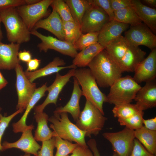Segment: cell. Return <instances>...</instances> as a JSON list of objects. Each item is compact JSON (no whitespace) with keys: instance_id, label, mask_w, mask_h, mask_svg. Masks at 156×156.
I'll return each instance as SVG.
<instances>
[{"instance_id":"51","label":"cell","mask_w":156,"mask_h":156,"mask_svg":"<svg viewBox=\"0 0 156 156\" xmlns=\"http://www.w3.org/2000/svg\"><path fill=\"white\" fill-rule=\"evenodd\" d=\"M31 156L30 154H29L25 153L23 156Z\"/></svg>"},{"instance_id":"44","label":"cell","mask_w":156,"mask_h":156,"mask_svg":"<svg viewBox=\"0 0 156 156\" xmlns=\"http://www.w3.org/2000/svg\"><path fill=\"white\" fill-rule=\"evenodd\" d=\"M41 60L37 58L31 59L27 63V68L25 71L32 72L37 70L41 63Z\"/></svg>"},{"instance_id":"27","label":"cell","mask_w":156,"mask_h":156,"mask_svg":"<svg viewBox=\"0 0 156 156\" xmlns=\"http://www.w3.org/2000/svg\"><path fill=\"white\" fill-rule=\"evenodd\" d=\"M135 138L151 153L156 155V131L149 130L144 126L134 131Z\"/></svg>"},{"instance_id":"30","label":"cell","mask_w":156,"mask_h":156,"mask_svg":"<svg viewBox=\"0 0 156 156\" xmlns=\"http://www.w3.org/2000/svg\"><path fill=\"white\" fill-rule=\"evenodd\" d=\"M64 41L73 45L82 33L81 27L74 21L63 22Z\"/></svg>"},{"instance_id":"48","label":"cell","mask_w":156,"mask_h":156,"mask_svg":"<svg viewBox=\"0 0 156 156\" xmlns=\"http://www.w3.org/2000/svg\"><path fill=\"white\" fill-rule=\"evenodd\" d=\"M141 1L142 3H144L148 5L149 6V7L155 8L156 7V0H143Z\"/></svg>"},{"instance_id":"4","label":"cell","mask_w":156,"mask_h":156,"mask_svg":"<svg viewBox=\"0 0 156 156\" xmlns=\"http://www.w3.org/2000/svg\"><path fill=\"white\" fill-rule=\"evenodd\" d=\"M73 77L81 87L82 95L104 115L103 105L106 102V96L99 88L89 68L76 69Z\"/></svg>"},{"instance_id":"23","label":"cell","mask_w":156,"mask_h":156,"mask_svg":"<svg viewBox=\"0 0 156 156\" xmlns=\"http://www.w3.org/2000/svg\"><path fill=\"white\" fill-rule=\"evenodd\" d=\"M131 6L137 15L155 34H156V10L139 0H131Z\"/></svg>"},{"instance_id":"18","label":"cell","mask_w":156,"mask_h":156,"mask_svg":"<svg viewBox=\"0 0 156 156\" xmlns=\"http://www.w3.org/2000/svg\"><path fill=\"white\" fill-rule=\"evenodd\" d=\"M129 26L114 20L109 21L99 32L98 43L105 48L112 42L121 36Z\"/></svg>"},{"instance_id":"50","label":"cell","mask_w":156,"mask_h":156,"mask_svg":"<svg viewBox=\"0 0 156 156\" xmlns=\"http://www.w3.org/2000/svg\"><path fill=\"white\" fill-rule=\"evenodd\" d=\"M1 21L0 15V42H1L3 38V33L1 28Z\"/></svg>"},{"instance_id":"22","label":"cell","mask_w":156,"mask_h":156,"mask_svg":"<svg viewBox=\"0 0 156 156\" xmlns=\"http://www.w3.org/2000/svg\"><path fill=\"white\" fill-rule=\"evenodd\" d=\"M73 80V89L70 100L64 106L57 108L54 111V113H69L72 116L74 120L76 122L81 112L79 103L82 93L76 79L74 77Z\"/></svg>"},{"instance_id":"1","label":"cell","mask_w":156,"mask_h":156,"mask_svg":"<svg viewBox=\"0 0 156 156\" xmlns=\"http://www.w3.org/2000/svg\"><path fill=\"white\" fill-rule=\"evenodd\" d=\"M88 66L98 85L102 88L110 87L121 77L122 73L105 49L95 56Z\"/></svg>"},{"instance_id":"12","label":"cell","mask_w":156,"mask_h":156,"mask_svg":"<svg viewBox=\"0 0 156 156\" xmlns=\"http://www.w3.org/2000/svg\"><path fill=\"white\" fill-rule=\"evenodd\" d=\"M124 37L131 44L139 47L144 46L151 51L156 48V36L144 24L130 26Z\"/></svg>"},{"instance_id":"52","label":"cell","mask_w":156,"mask_h":156,"mask_svg":"<svg viewBox=\"0 0 156 156\" xmlns=\"http://www.w3.org/2000/svg\"><path fill=\"white\" fill-rule=\"evenodd\" d=\"M1 108L0 107V111H1Z\"/></svg>"},{"instance_id":"11","label":"cell","mask_w":156,"mask_h":156,"mask_svg":"<svg viewBox=\"0 0 156 156\" xmlns=\"http://www.w3.org/2000/svg\"><path fill=\"white\" fill-rule=\"evenodd\" d=\"M30 34L41 40L37 46L40 52L46 53L49 49H53L73 58H74L78 53L73 44L65 41L50 36L44 35L34 29L30 31Z\"/></svg>"},{"instance_id":"14","label":"cell","mask_w":156,"mask_h":156,"mask_svg":"<svg viewBox=\"0 0 156 156\" xmlns=\"http://www.w3.org/2000/svg\"><path fill=\"white\" fill-rule=\"evenodd\" d=\"M76 69L69 70L65 75H62L56 73L55 78L53 83L47 88L48 92L47 96L41 104L35 106V112H43L45 107L49 104L53 103L56 105L59 95L63 88L68 82L70 78L73 77Z\"/></svg>"},{"instance_id":"37","label":"cell","mask_w":156,"mask_h":156,"mask_svg":"<svg viewBox=\"0 0 156 156\" xmlns=\"http://www.w3.org/2000/svg\"><path fill=\"white\" fill-rule=\"evenodd\" d=\"M23 112L22 110L18 109L13 114L7 116H3L1 114H0V151H1V142L2 137L10 122L17 114Z\"/></svg>"},{"instance_id":"38","label":"cell","mask_w":156,"mask_h":156,"mask_svg":"<svg viewBox=\"0 0 156 156\" xmlns=\"http://www.w3.org/2000/svg\"><path fill=\"white\" fill-rule=\"evenodd\" d=\"M92 3L101 8L108 16L109 21L114 20V12L110 3V0H92Z\"/></svg>"},{"instance_id":"41","label":"cell","mask_w":156,"mask_h":156,"mask_svg":"<svg viewBox=\"0 0 156 156\" xmlns=\"http://www.w3.org/2000/svg\"><path fill=\"white\" fill-rule=\"evenodd\" d=\"M114 12L131 6V0H110Z\"/></svg>"},{"instance_id":"34","label":"cell","mask_w":156,"mask_h":156,"mask_svg":"<svg viewBox=\"0 0 156 156\" xmlns=\"http://www.w3.org/2000/svg\"><path fill=\"white\" fill-rule=\"evenodd\" d=\"M144 114L143 111H141L128 118L118 119V120L120 125L134 131L143 126Z\"/></svg>"},{"instance_id":"10","label":"cell","mask_w":156,"mask_h":156,"mask_svg":"<svg viewBox=\"0 0 156 156\" xmlns=\"http://www.w3.org/2000/svg\"><path fill=\"white\" fill-rule=\"evenodd\" d=\"M109 21V17L105 12L92 3L82 18L81 26V32L83 34L99 32Z\"/></svg>"},{"instance_id":"24","label":"cell","mask_w":156,"mask_h":156,"mask_svg":"<svg viewBox=\"0 0 156 156\" xmlns=\"http://www.w3.org/2000/svg\"><path fill=\"white\" fill-rule=\"evenodd\" d=\"M47 86V83L35 90L25 109L24 113L20 119L12 125L13 130L15 133L22 132L28 127L26 122L27 116L35 104L42 97L45 96Z\"/></svg>"},{"instance_id":"36","label":"cell","mask_w":156,"mask_h":156,"mask_svg":"<svg viewBox=\"0 0 156 156\" xmlns=\"http://www.w3.org/2000/svg\"><path fill=\"white\" fill-rule=\"evenodd\" d=\"M54 138L53 137L50 140L42 142V146L38 152L37 156H54Z\"/></svg>"},{"instance_id":"35","label":"cell","mask_w":156,"mask_h":156,"mask_svg":"<svg viewBox=\"0 0 156 156\" xmlns=\"http://www.w3.org/2000/svg\"><path fill=\"white\" fill-rule=\"evenodd\" d=\"M99 32L82 34L74 45L77 50L81 51L86 48L98 42Z\"/></svg>"},{"instance_id":"21","label":"cell","mask_w":156,"mask_h":156,"mask_svg":"<svg viewBox=\"0 0 156 156\" xmlns=\"http://www.w3.org/2000/svg\"><path fill=\"white\" fill-rule=\"evenodd\" d=\"M64 60L58 57L54 58L53 60L44 67L32 72L24 71L27 78L31 82L37 78L57 73L61 70L66 68L76 69L77 66L72 64L66 66L64 65Z\"/></svg>"},{"instance_id":"43","label":"cell","mask_w":156,"mask_h":156,"mask_svg":"<svg viewBox=\"0 0 156 156\" xmlns=\"http://www.w3.org/2000/svg\"><path fill=\"white\" fill-rule=\"evenodd\" d=\"M87 145L92 151L93 156H101L97 147L96 142L95 139H91L87 142ZM112 156H118L114 153Z\"/></svg>"},{"instance_id":"46","label":"cell","mask_w":156,"mask_h":156,"mask_svg":"<svg viewBox=\"0 0 156 156\" xmlns=\"http://www.w3.org/2000/svg\"><path fill=\"white\" fill-rule=\"evenodd\" d=\"M18 57L19 61L27 63L32 59V55L29 51L24 50L23 51H19Z\"/></svg>"},{"instance_id":"29","label":"cell","mask_w":156,"mask_h":156,"mask_svg":"<svg viewBox=\"0 0 156 156\" xmlns=\"http://www.w3.org/2000/svg\"><path fill=\"white\" fill-rule=\"evenodd\" d=\"M114 20L130 26L142 23L131 6L114 12Z\"/></svg>"},{"instance_id":"31","label":"cell","mask_w":156,"mask_h":156,"mask_svg":"<svg viewBox=\"0 0 156 156\" xmlns=\"http://www.w3.org/2000/svg\"><path fill=\"white\" fill-rule=\"evenodd\" d=\"M141 111L136 104L131 103L115 105L112 109L114 116L118 119L128 118Z\"/></svg>"},{"instance_id":"33","label":"cell","mask_w":156,"mask_h":156,"mask_svg":"<svg viewBox=\"0 0 156 156\" xmlns=\"http://www.w3.org/2000/svg\"><path fill=\"white\" fill-rule=\"evenodd\" d=\"M50 6L57 12L63 22L74 21L69 8L64 0H53Z\"/></svg>"},{"instance_id":"20","label":"cell","mask_w":156,"mask_h":156,"mask_svg":"<svg viewBox=\"0 0 156 156\" xmlns=\"http://www.w3.org/2000/svg\"><path fill=\"white\" fill-rule=\"evenodd\" d=\"M39 28L47 30L54 35L58 39L64 40L63 21L54 9H53L52 12L47 18L38 22L33 29L37 30Z\"/></svg>"},{"instance_id":"40","label":"cell","mask_w":156,"mask_h":156,"mask_svg":"<svg viewBox=\"0 0 156 156\" xmlns=\"http://www.w3.org/2000/svg\"><path fill=\"white\" fill-rule=\"evenodd\" d=\"M25 5V0H0V11L8 8Z\"/></svg>"},{"instance_id":"6","label":"cell","mask_w":156,"mask_h":156,"mask_svg":"<svg viewBox=\"0 0 156 156\" xmlns=\"http://www.w3.org/2000/svg\"><path fill=\"white\" fill-rule=\"evenodd\" d=\"M107 120L100 111L86 99L83 110L81 112L75 125L86 132V136H97L103 127Z\"/></svg>"},{"instance_id":"45","label":"cell","mask_w":156,"mask_h":156,"mask_svg":"<svg viewBox=\"0 0 156 156\" xmlns=\"http://www.w3.org/2000/svg\"><path fill=\"white\" fill-rule=\"evenodd\" d=\"M143 125L147 129L153 131H156V117L143 120Z\"/></svg>"},{"instance_id":"2","label":"cell","mask_w":156,"mask_h":156,"mask_svg":"<svg viewBox=\"0 0 156 156\" xmlns=\"http://www.w3.org/2000/svg\"><path fill=\"white\" fill-rule=\"evenodd\" d=\"M0 15L8 41L21 44L30 40V31L18 14L16 8L2 10L0 11Z\"/></svg>"},{"instance_id":"13","label":"cell","mask_w":156,"mask_h":156,"mask_svg":"<svg viewBox=\"0 0 156 156\" xmlns=\"http://www.w3.org/2000/svg\"><path fill=\"white\" fill-rule=\"evenodd\" d=\"M34 128L32 125H28L27 128L22 132L20 139L15 142L10 143L4 141L1 144V151L15 148L20 149L25 153L37 156L38 150L41 146L38 143L33 135L32 131Z\"/></svg>"},{"instance_id":"9","label":"cell","mask_w":156,"mask_h":156,"mask_svg":"<svg viewBox=\"0 0 156 156\" xmlns=\"http://www.w3.org/2000/svg\"><path fill=\"white\" fill-rule=\"evenodd\" d=\"M16 87L18 96L17 110H25L36 88V84L31 82L25 76L20 63L16 66Z\"/></svg>"},{"instance_id":"5","label":"cell","mask_w":156,"mask_h":156,"mask_svg":"<svg viewBox=\"0 0 156 156\" xmlns=\"http://www.w3.org/2000/svg\"><path fill=\"white\" fill-rule=\"evenodd\" d=\"M141 87L131 76L121 77L110 87L106 102L114 105L131 103Z\"/></svg>"},{"instance_id":"3","label":"cell","mask_w":156,"mask_h":156,"mask_svg":"<svg viewBox=\"0 0 156 156\" xmlns=\"http://www.w3.org/2000/svg\"><path fill=\"white\" fill-rule=\"evenodd\" d=\"M50 127L53 130V137L58 136L70 142L73 141L80 145L88 147L85 140L86 132L79 129L68 118L67 112L54 113L48 119Z\"/></svg>"},{"instance_id":"17","label":"cell","mask_w":156,"mask_h":156,"mask_svg":"<svg viewBox=\"0 0 156 156\" xmlns=\"http://www.w3.org/2000/svg\"><path fill=\"white\" fill-rule=\"evenodd\" d=\"M139 109L143 111L156 106V81L146 82L138 92L134 100Z\"/></svg>"},{"instance_id":"47","label":"cell","mask_w":156,"mask_h":156,"mask_svg":"<svg viewBox=\"0 0 156 156\" xmlns=\"http://www.w3.org/2000/svg\"><path fill=\"white\" fill-rule=\"evenodd\" d=\"M8 82L0 71V91L6 86Z\"/></svg>"},{"instance_id":"42","label":"cell","mask_w":156,"mask_h":156,"mask_svg":"<svg viewBox=\"0 0 156 156\" xmlns=\"http://www.w3.org/2000/svg\"><path fill=\"white\" fill-rule=\"evenodd\" d=\"M67 156H93V153L88 147L78 145L72 153L71 155Z\"/></svg>"},{"instance_id":"19","label":"cell","mask_w":156,"mask_h":156,"mask_svg":"<svg viewBox=\"0 0 156 156\" xmlns=\"http://www.w3.org/2000/svg\"><path fill=\"white\" fill-rule=\"evenodd\" d=\"M20 46L16 43L5 44L0 42V69H14L20 63L18 55Z\"/></svg>"},{"instance_id":"26","label":"cell","mask_w":156,"mask_h":156,"mask_svg":"<svg viewBox=\"0 0 156 156\" xmlns=\"http://www.w3.org/2000/svg\"><path fill=\"white\" fill-rule=\"evenodd\" d=\"M34 118L37 123L34 136L35 140L42 142L51 139L53 133L48 125V115L43 112H35Z\"/></svg>"},{"instance_id":"15","label":"cell","mask_w":156,"mask_h":156,"mask_svg":"<svg viewBox=\"0 0 156 156\" xmlns=\"http://www.w3.org/2000/svg\"><path fill=\"white\" fill-rule=\"evenodd\" d=\"M133 77L139 84L155 79L156 77V48L140 63L134 70Z\"/></svg>"},{"instance_id":"32","label":"cell","mask_w":156,"mask_h":156,"mask_svg":"<svg viewBox=\"0 0 156 156\" xmlns=\"http://www.w3.org/2000/svg\"><path fill=\"white\" fill-rule=\"evenodd\" d=\"M54 138L55 147L57 149L54 156H67L72 153L74 149L79 145L72 143L67 140H63L58 136Z\"/></svg>"},{"instance_id":"25","label":"cell","mask_w":156,"mask_h":156,"mask_svg":"<svg viewBox=\"0 0 156 156\" xmlns=\"http://www.w3.org/2000/svg\"><path fill=\"white\" fill-rule=\"evenodd\" d=\"M105 49L98 42L91 45L77 53L72 64L80 68L88 66L95 56Z\"/></svg>"},{"instance_id":"49","label":"cell","mask_w":156,"mask_h":156,"mask_svg":"<svg viewBox=\"0 0 156 156\" xmlns=\"http://www.w3.org/2000/svg\"><path fill=\"white\" fill-rule=\"evenodd\" d=\"M40 0H25V5H31L35 3L39 2Z\"/></svg>"},{"instance_id":"16","label":"cell","mask_w":156,"mask_h":156,"mask_svg":"<svg viewBox=\"0 0 156 156\" xmlns=\"http://www.w3.org/2000/svg\"><path fill=\"white\" fill-rule=\"evenodd\" d=\"M146 54L145 51L129 42L118 64L122 73L133 72L136 66L145 59Z\"/></svg>"},{"instance_id":"8","label":"cell","mask_w":156,"mask_h":156,"mask_svg":"<svg viewBox=\"0 0 156 156\" xmlns=\"http://www.w3.org/2000/svg\"><path fill=\"white\" fill-rule=\"evenodd\" d=\"M53 1L40 0L35 4L23 5L16 8L18 14L30 31L38 22L49 15V8Z\"/></svg>"},{"instance_id":"39","label":"cell","mask_w":156,"mask_h":156,"mask_svg":"<svg viewBox=\"0 0 156 156\" xmlns=\"http://www.w3.org/2000/svg\"><path fill=\"white\" fill-rule=\"evenodd\" d=\"M129 156H156L149 152L136 138L132 150Z\"/></svg>"},{"instance_id":"7","label":"cell","mask_w":156,"mask_h":156,"mask_svg":"<svg viewBox=\"0 0 156 156\" xmlns=\"http://www.w3.org/2000/svg\"><path fill=\"white\" fill-rule=\"evenodd\" d=\"M102 135L110 142L114 153L118 156L129 155L135 139L134 130L125 127L120 131L105 132Z\"/></svg>"},{"instance_id":"28","label":"cell","mask_w":156,"mask_h":156,"mask_svg":"<svg viewBox=\"0 0 156 156\" xmlns=\"http://www.w3.org/2000/svg\"><path fill=\"white\" fill-rule=\"evenodd\" d=\"M68 6L74 21L80 27L83 16L92 5V0H64Z\"/></svg>"}]
</instances>
